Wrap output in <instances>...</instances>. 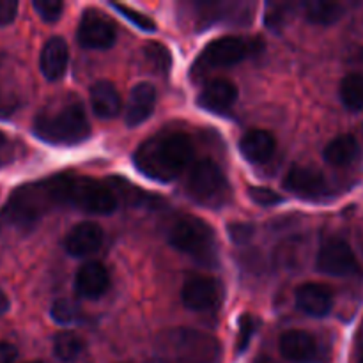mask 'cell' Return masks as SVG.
I'll use <instances>...</instances> for the list:
<instances>
[{"label":"cell","instance_id":"cell-1","mask_svg":"<svg viewBox=\"0 0 363 363\" xmlns=\"http://www.w3.org/2000/svg\"><path fill=\"white\" fill-rule=\"evenodd\" d=\"M194 158L190 137L179 131H163L145 140L135 151L133 163L138 172L160 183L179 177Z\"/></svg>","mask_w":363,"mask_h":363},{"label":"cell","instance_id":"cell-2","mask_svg":"<svg viewBox=\"0 0 363 363\" xmlns=\"http://www.w3.org/2000/svg\"><path fill=\"white\" fill-rule=\"evenodd\" d=\"M43 183L53 204L71 206L91 215H110L117 209L119 199L112 188L91 177L60 174Z\"/></svg>","mask_w":363,"mask_h":363},{"label":"cell","instance_id":"cell-3","mask_svg":"<svg viewBox=\"0 0 363 363\" xmlns=\"http://www.w3.org/2000/svg\"><path fill=\"white\" fill-rule=\"evenodd\" d=\"M34 133L48 144L77 145L91 135V124L78 99H64L39 112Z\"/></svg>","mask_w":363,"mask_h":363},{"label":"cell","instance_id":"cell-4","mask_svg":"<svg viewBox=\"0 0 363 363\" xmlns=\"http://www.w3.org/2000/svg\"><path fill=\"white\" fill-rule=\"evenodd\" d=\"M158 363H220L215 337L190 328L167 332L156 344Z\"/></svg>","mask_w":363,"mask_h":363},{"label":"cell","instance_id":"cell-5","mask_svg":"<svg viewBox=\"0 0 363 363\" xmlns=\"http://www.w3.org/2000/svg\"><path fill=\"white\" fill-rule=\"evenodd\" d=\"M169 243L201 264L218 261V238L215 229L197 216H179L169 229Z\"/></svg>","mask_w":363,"mask_h":363},{"label":"cell","instance_id":"cell-6","mask_svg":"<svg viewBox=\"0 0 363 363\" xmlns=\"http://www.w3.org/2000/svg\"><path fill=\"white\" fill-rule=\"evenodd\" d=\"M186 194L197 204L206 208H220L230 199V184L215 162L201 160L188 174Z\"/></svg>","mask_w":363,"mask_h":363},{"label":"cell","instance_id":"cell-7","mask_svg":"<svg viewBox=\"0 0 363 363\" xmlns=\"http://www.w3.org/2000/svg\"><path fill=\"white\" fill-rule=\"evenodd\" d=\"M50 206H53V201L45 183L23 184L9 197L4 208V218L18 229H30L48 211Z\"/></svg>","mask_w":363,"mask_h":363},{"label":"cell","instance_id":"cell-8","mask_svg":"<svg viewBox=\"0 0 363 363\" xmlns=\"http://www.w3.org/2000/svg\"><path fill=\"white\" fill-rule=\"evenodd\" d=\"M261 39L243 38V35H223V38L213 39L211 43L206 45L195 62V67L201 71H208L213 67L234 66V64L243 62L245 59L261 52Z\"/></svg>","mask_w":363,"mask_h":363},{"label":"cell","instance_id":"cell-9","mask_svg":"<svg viewBox=\"0 0 363 363\" xmlns=\"http://www.w3.org/2000/svg\"><path fill=\"white\" fill-rule=\"evenodd\" d=\"M78 43L89 50L112 48L117 39V27L105 13L98 9H85L82 13L77 32Z\"/></svg>","mask_w":363,"mask_h":363},{"label":"cell","instance_id":"cell-10","mask_svg":"<svg viewBox=\"0 0 363 363\" xmlns=\"http://www.w3.org/2000/svg\"><path fill=\"white\" fill-rule=\"evenodd\" d=\"M181 300H183L184 307L194 312L216 311L223 301L222 284L213 277H190L181 291Z\"/></svg>","mask_w":363,"mask_h":363},{"label":"cell","instance_id":"cell-11","mask_svg":"<svg viewBox=\"0 0 363 363\" xmlns=\"http://www.w3.org/2000/svg\"><path fill=\"white\" fill-rule=\"evenodd\" d=\"M318 269L332 277L353 275L358 269L357 255L350 245L339 238L325 241L318 252Z\"/></svg>","mask_w":363,"mask_h":363},{"label":"cell","instance_id":"cell-12","mask_svg":"<svg viewBox=\"0 0 363 363\" xmlns=\"http://www.w3.org/2000/svg\"><path fill=\"white\" fill-rule=\"evenodd\" d=\"M284 188L291 194L298 195L307 201H314V199L323 197L328 190L326 179L323 177L321 172L315 169H308V167L296 165L286 174L284 177Z\"/></svg>","mask_w":363,"mask_h":363},{"label":"cell","instance_id":"cell-13","mask_svg":"<svg viewBox=\"0 0 363 363\" xmlns=\"http://www.w3.org/2000/svg\"><path fill=\"white\" fill-rule=\"evenodd\" d=\"M103 238V229L98 223H78L64 238V248L73 257H89L101 248Z\"/></svg>","mask_w":363,"mask_h":363},{"label":"cell","instance_id":"cell-14","mask_svg":"<svg viewBox=\"0 0 363 363\" xmlns=\"http://www.w3.org/2000/svg\"><path fill=\"white\" fill-rule=\"evenodd\" d=\"M238 89L236 85L225 78H215L202 87L197 103L201 108L208 112L223 113L236 103Z\"/></svg>","mask_w":363,"mask_h":363},{"label":"cell","instance_id":"cell-15","mask_svg":"<svg viewBox=\"0 0 363 363\" xmlns=\"http://www.w3.org/2000/svg\"><path fill=\"white\" fill-rule=\"evenodd\" d=\"M296 305L312 318H326L333 308V294L323 284L305 282L296 289Z\"/></svg>","mask_w":363,"mask_h":363},{"label":"cell","instance_id":"cell-16","mask_svg":"<svg viewBox=\"0 0 363 363\" xmlns=\"http://www.w3.org/2000/svg\"><path fill=\"white\" fill-rule=\"evenodd\" d=\"M74 287H77V293L80 294L82 298L98 300V298H101L110 287L108 269L98 261L85 262V264L78 269L77 279H74Z\"/></svg>","mask_w":363,"mask_h":363},{"label":"cell","instance_id":"cell-17","mask_svg":"<svg viewBox=\"0 0 363 363\" xmlns=\"http://www.w3.org/2000/svg\"><path fill=\"white\" fill-rule=\"evenodd\" d=\"M279 350L284 358L296 363H308L318 357V342L311 333L303 330H289L282 333Z\"/></svg>","mask_w":363,"mask_h":363},{"label":"cell","instance_id":"cell-18","mask_svg":"<svg viewBox=\"0 0 363 363\" xmlns=\"http://www.w3.org/2000/svg\"><path fill=\"white\" fill-rule=\"evenodd\" d=\"M156 106V89L155 85L142 82L131 91L126 106V124L130 128L145 123L152 116Z\"/></svg>","mask_w":363,"mask_h":363},{"label":"cell","instance_id":"cell-19","mask_svg":"<svg viewBox=\"0 0 363 363\" xmlns=\"http://www.w3.org/2000/svg\"><path fill=\"white\" fill-rule=\"evenodd\" d=\"M67 60H69L67 43L62 38H52L43 46L41 55H39V67L46 80L55 82L66 73Z\"/></svg>","mask_w":363,"mask_h":363},{"label":"cell","instance_id":"cell-20","mask_svg":"<svg viewBox=\"0 0 363 363\" xmlns=\"http://www.w3.org/2000/svg\"><path fill=\"white\" fill-rule=\"evenodd\" d=\"M240 151L250 163H264L275 155L277 140L269 131L252 130L240 140Z\"/></svg>","mask_w":363,"mask_h":363},{"label":"cell","instance_id":"cell-21","mask_svg":"<svg viewBox=\"0 0 363 363\" xmlns=\"http://www.w3.org/2000/svg\"><path fill=\"white\" fill-rule=\"evenodd\" d=\"M91 106L99 119H113L119 116L123 101L116 85L105 80L96 82L91 89Z\"/></svg>","mask_w":363,"mask_h":363},{"label":"cell","instance_id":"cell-22","mask_svg":"<svg viewBox=\"0 0 363 363\" xmlns=\"http://www.w3.org/2000/svg\"><path fill=\"white\" fill-rule=\"evenodd\" d=\"M323 156L333 167L351 165L360 156V144L353 135H340L326 145Z\"/></svg>","mask_w":363,"mask_h":363},{"label":"cell","instance_id":"cell-23","mask_svg":"<svg viewBox=\"0 0 363 363\" xmlns=\"http://www.w3.org/2000/svg\"><path fill=\"white\" fill-rule=\"evenodd\" d=\"M344 14L342 4L326 2V0H311L305 4V18L314 25H332L339 21Z\"/></svg>","mask_w":363,"mask_h":363},{"label":"cell","instance_id":"cell-24","mask_svg":"<svg viewBox=\"0 0 363 363\" xmlns=\"http://www.w3.org/2000/svg\"><path fill=\"white\" fill-rule=\"evenodd\" d=\"M84 350V340L74 332H60L53 339V354L60 362L71 363L77 360Z\"/></svg>","mask_w":363,"mask_h":363},{"label":"cell","instance_id":"cell-25","mask_svg":"<svg viewBox=\"0 0 363 363\" xmlns=\"http://www.w3.org/2000/svg\"><path fill=\"white\" fill-rule=\"evenodd\" d=\"M340 99L353 112H363V74L351 73L340 82Z\"/></svg>","mask_w":363,"mask_h":363},{"label":"cell","instance_id":"cell-26","mask_svg":"<svg viewBox=\"0 0 363 363\" xmlns=\"http://www.w3.org/2000/svg\"><path fill=\"white\" fill-rule=\"evenodd\" d=\"M144 59L145 62L151 66L152 71H156V73H169L170 69V64H172V59H170V52L167 50L165 45H162V43H147V45L144 46Z\"/></svg>","mask_w":363,"mask_h":363},{"label":"cell","instance_id":"cell-27","mask_svg":"<svg viewBox=\"0 0 363 363\" xmlns=\"http://www.w3.org/2000/svg\"><path fill=\"white\" fill-rule=\"evenodd\" d=\"M50 312H52L53 321H57L59 325H71V323L77 321L78 315H80L78 308L67 300H57L55 303L52 305V311Z\"/></svg>","mask_w":363,"mask_h":363},{"label":"cell","instance_id":"cell-28","mask_svg":"<svg viewBox=\"0 0 363 363\" xmlns=\"http://www.w3.org/2000/svg\"><path fill=\"white\" fill-rule=\"evenodd\" d=\"M32 6L38 11L41 20L48 21V23H53V21L59 20L64 11V4L60 0H34Z\"/></svg>","mask_w":363,"mask_h":363},{"label":"cell","instance_id":"cell-29","mask_svg":"<svg viewBox=\"0 0 363 363\" xmlns=\"http://www.w3.org/2000/svg\"><path fill=\"white\" fill-rule=\"evenodd\" d=\"M113 7H116V9L119 11L124 18H128V20H130L135 27L140 28V30H145V32L156 30V23L147 16V14L138 13V11L131 9V7L124 6V4H113Z\"/></svg>","mask_w":363,"mask_h":363},{"label":"cell","instance_id":"cell-30","mask_svg":"<svg viewBox=\"0 0 363 363\" xmlns=\"http://www.w3.org/2000/svg\"><path fill=\"white\" fill-rule=\"evenodd\" d=\"M257 330V319L250 314H245L240 319V333H238V351H245L250 344V339L254 337Z\"/></svg>","mask_w":363,"mask_h":363},{"label":"cell","instance_id":"cell-31","mask_svg":"<svg viewBox=\"0 0 363 363\" xmlns=\"http://www.w3.org/2000/svg\"><path fill=\"white\" fill-rule=\"evenodd\" d=\"M248 195H250L252 201L261 206H275L282 202V197L277 191L269 190L266 186H250L248 188Z\"/></svg>","mask_w":363,"mask_h":363},{"label":"cell","instance_id":"cell-32","mask_svg":"<svg viewBox=\"0 0 363 363\" xmlns=\"http://www.w3.org/2000/svg\"><path fill=\"white\" fill-rule=\"evenodd\" d=\"M287 9L289 6L287 4H268L266 7V25L272 28H279L286 23V18H287Z\"/></svg>","mask_w":363,"mask_h":363},{"label":"cell","instance_id":"cell-33","mask_svg":"<svg viewBox=\"0 0 363 363\" xmlns=\"http://www.w3.org/2000/svg\"><path fill=\"white\" fill-rule=\"evenodd\" d=\"M229 236L233 238L234 243H247L254 236V225H250V223H230Z\"/></svg>","mask_w":363,"mask_h":363},{"label":"cell","instance_id":"cell-34","mask_svg":"<svg viewBox=\"0 0 363 363\" xmlns=\"http://www.w3.org/2000/svg\"><path fill=\"white\" fill-rule=\"evenodd\" d=\"M18 13L16 0H0V25L13 23Z\"/></svg>","mask_w":363,"mask_h":363},{"label":"cell","instance_id":"cell-35","mask_svg":"<svg viewBox=\"0 0 363 363\" xmlns=\"http://www.w3.org/2000/svg\"><path fill=\"white\" fill-rule=\"evenodd\" d=\"M16 347L9 342H0V363H14L16 360Z\"/></svg>","mask_w":363,"mask_h":363},{"label":"cell","instance_id":"cell-36","mask_svg":"<svg viewBox=\"0 0 363 363\" xmlns=\"http://www.w3.org/2000/svg\"><path fill=\"white\" fill-rule=\"evenodd\" d=\"M7 311H9V298H7V294L0 289V315L6 314Z\"/></svg>","mask_w":363,"mask_h":363},{"label":"cell","instance_id":"cell-37","mask_svg":"<svg viewBox=\"0 0 363 363\" xmlns=\"http://www.w3.org/2000/svg\"><path fill=\"white\" fill-rule=\"evenodd\" d=\"M255 363H275V362L269 360V358H264V357H262V358H259V360L255 362Z\"/></svg>","mask_w":363,"mask_h":363},{"label":"cell","instance_id":"cell-38","mask_svg":"<svg viewBox=\"0 0 363 363\" xmlns=\"http://www.w3.org/2000/svg\"><path fill=\"white\" fill-rule=\"evenodd\" d=\"M4 144H6V135L0 131V147H4Z\"/></svg>","mask_w":363,"mask_h":363},{"label":"cell","instance_id":"cell-39","mask_svg":"<svg viewBox=\"0 0 363 363\" xmlns=\"http://www.w3.org/2000/svg\"><path fill=\"white\" fill-rule=\"evenodd\" d=\"M360 363H363V354H362V358H360Z\"/></svg>","mask_w":363,"mask_h":363},{"label":"cell","instance_id":"cell-40","mask_svg":"<svg viewBox=\"0 0 363 363\" xmlns=\"http://www.w3.org/2000/svg\"><path fill=\"white\" fill-rule=\"evenodd\" d=\"M28 363H41V362H28Z\"/></svg>","mask_w":363,"mask_h":363}]
</instances>
